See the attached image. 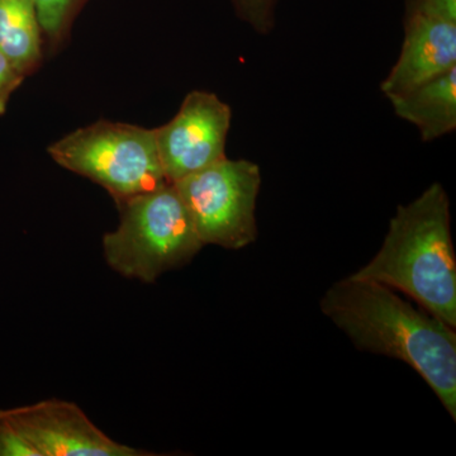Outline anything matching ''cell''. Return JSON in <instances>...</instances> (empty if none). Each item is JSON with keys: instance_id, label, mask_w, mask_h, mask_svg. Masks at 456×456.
<instances>
[{"instance_id": "277c9868", "label": "cell", "mask_w": 456, "mask_h": 456, "mask_svg": "<svg viewBox=\"0 0 456 456\" xmlns=\"http://www.w3.org/2000/svg\"><path fill=\"white\" fill-rule=\"evenodd\" d=\"M47 151L60 167L106 189L116 204L169 184L155 128L102 119L66 134Z\"/></svg>"}, {"instance_id": "6da1fadb", "label": "cell", "mask_w": 456, "mask_h": 456, "mask_svg": "<svg viewBox=\"0 0 456 456\" xmlns=\"http://www.w3.org/2000/svg\"><path fill=\"white\" fill-rule=\"evenodd\" d=\"M320 310L359 350L406 362L455 421V329L391 288L353 275L327 289Z\"/></svg>"}, {"instance_id": "7c38bea8", "label": "cell", "mask_w": 456, "mask_h": 456, "mask_svg": "<svg viewBox=\"0 0 456 456\" xmlns=\"http://www.w3.org/2000/svg\"><path fill=\"white\" fill-rule=\"evenodd\" d=\"M279 0H231L236 16L259 35H270L275 27Z\"/></svg>"}, {"instance_id": "5b68a950", "label": "cell", "mask_w": 456, "mask_h": 456, "mask_svg": "<svg viewBox=\"0 0 456 456\" xmlns=\"http://www.w3.org/2000/svg\"><path fill=\"white\" fill-rule=\"evenodd\" d=\"M174 185L204 246L240 250L257 239L259 165L226 156Z\"/></svg>"}, {"instance_id": "30bf717a", "label": "cell", "mask_w": 456, "mask_h": 456, "mask_svg": "<svg viewBox=\"0 0 456 456\" xmlns=\"http://www.w3.org/2000/svg\"><path fill=\"white\" fill-rule=\"evenodd\" d=\"M0 53L25 77L41 68L46 55L33 0H0Z\"/></svg>"}, {"instance_id": "ba28073f", "label": "cell", "mask_w": 456, "mask_h": 456, "mask_svg": "<svg viewBox=\"0 0 456 456\" xmlns=\"http://www.w3.org/2000/svg\"><path fill=\"white\" fill-rule=\"evenodd\" d=\"M37 456H154L110 439L73 402L47 399L2 411Z\"/></svg>"}, {"instance_id": "4fadbf2b", "label": "cell", "mask_w": 456, "mask_h": 456, "mask_svg": "<svg viewBox=\"0 0 456 456\" xmlns=\"http://www.w3.org/2000/svg\"><path fill=\"white\" fill-rule=\"evenodd\" d=\"M0 456H37L0 411Z\"/></svg>"}, {"instance_id": "8fae6325", "label": "cell", "mask_w": 456, "mask_h": 456, "mask_svg": "<svg viewBox=\"0 0 456 456\" xmlns=\"http://www.w3.org/2000/svg\"><path fill=\"white\" fill-rule=\"evenodd\" d=\"M44 35L45 55H55L68 44L75 20L89 0H33Z\"/></svg>"}, {"instance_id": "3957f363", "label": "cell", "mask_w": 456, "mask_h": 456, "mask_svg": "<svg viewBox=\"0 0 456 456\" xmlns=\"http://www.w3.org/2000/svg\"><path fill=\"white\" fill-rule=\"evenodd\" d=\"M119 224L103 236L110 269L142 283L183 268L203 248L175 185L165 184L116 204Z\"/></svg>"}, {"instance_id": "7a4b0ae2", "label": "cell", "mask_w": 456, "mask_h": 456, "mask_svg": "<svg viewBox=\"0 0 456 456\" xmlns=\"http://www.w3.org/2000/svg\"><path fill=\"white\" fill-rule=\"evenodd\" d=\"M351 275L403 293L456 329V257L443 184L434 183L412 202L399 206L379 251Z\"/></svg>"}, {"instance_id": "9c48e42d", "label": "cell", "mask_w": 456, "mask_h": 456, "mask_svg": "<svg viewBox=\"0 0 456 456\" xmlns=\"http://www.w3.org/2000/svg\"><path fill=\"white\" fill-rule=\"evenodd\" d=\"M395 116L432 142L456 130V66L403 94L388 99Z\"/></svg>"}, {"instance_id": "8992f818", "label": "cell", "mask_w": 456, "mask_h": 456, "mask_svg": "<svg viewBox=\"0 0 456 456\" xmlns=\"http://www.w3.org/2000/svg\"><path fill=\"white\" fill-rule=\"evenodd\" d=\"M231 118V107L215 93H188L174 118L155 128L167 182L174 184L226 158Z\"/></svg>"}, {"instance_id": "5bb4252c", "label": "cell", "mask_w": 456, "mask_h": 456, "mask_svg": "<svg viewBox=\"0 0 456 456\" xmlns=\"http://www.w3.org/2000/svg\"><path fill=\"white\" fill-rule=\"evenodd\" d=\"M26 77L4 53H0V116L7 110L12 94L25 82Z\"/></svg>"}, {"instance_id": "52a82bcc", "label": "cell", "mask_w": 456, "mask_h": 456, "mask_svg": "<svg viewBox=\"0 0 456 456\" xmlns=\"http://www.w3.org/2000/svg\"><path fill=\"white\" fill-rule=\"evenodd\" d=\"M397 61L380 84L397 97L456 66V0H406Z\"/></svg>"}]
</instances>
